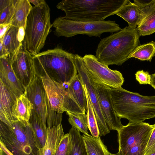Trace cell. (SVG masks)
I'll return each mask as SVG.
<instances>
[{
  "mask_svg": "<svg viewBox=\"0 0 155 155\" xmlns=\"http://www.w3.org/2000/svg\"><path fill=\"white\" fill-rule=\"evenodd\" d=\"M11 61L16 76L24 88L26 87L35 76L33 56L23 44Z\"/></svg>",
  "mask_w": 155,
  "mask_h": 155,
  "instance_id": "12",
  "label": "cell"
},
{
  "mask_svg": "<svg viewBox=\"0 0 155 155\" xmlns=\"http://www.w3.org/2000/svg\"><path fill=\"white\" fill-rule=\"evenodd\" d=\"M82 136L88 155H110V153L100 136L95 137L83 134Z\"/></svg>",
  "mask_w": 155,
  "mask_h": 155,
  "instance_id": "24",
  "label": "cell"
},
{
  "mask_svg": "<svg viewBox=\"0 0 155 155\" xmlns=\"http://www.w3.org/2000/svg\"><path fill=\"white\" fill-rule=\"evenodd\" d=\"M32 7L28 0H16L11 25L18 28L23 27L25 29L27 18Z\"/></svg>",
  "mask_w": 155,
  "mask_h": 155,
  "instance_id": "21",
  "label": "cell"
},
{
  "mask_svg": "<svg viewBox=\"0 0 155 155\" xmlns=\"http://www.w3.org/2000/svg\"><path fill=\"white\" fill-rule=\"evenodd\" d=\"M83 58L87 68L95 83L111 88L121 87L124 78L120 71L110 69L108 66L99 61L94 55L86 54Z\"/></svg>",
  "mask_w": 155,
  "mask_h": 155,
  "instance_id": "11",
  "label": "cell"
},
{
  "mask_svg": "<svg viewBox=\"0 0 155 155\" xmlns=\"http://www.w3.org/2000/svg\"><path fill=\"white\" fill-rule=\"evenodd\" d=\"M16 1V0H12L10 4L0 11V25L11 24L15 13Z\"/></svg>",
  "mask_w": 155,
  "mask_h": 155,
  "instance_id": "30",
  "label": "cell"
},
{
  "mask_svg": "<svg viewBox=\"0 0 155 155\" xmlns=\"http://www.w3.org/2000/svg\"><path fill=\"white\" fill-rule=\"evenodd\" d=\"M68 133L71 143L68 155H88L83 137L80 132L72 127Z\"/></svg>",
  "mask_w": 155,
  "mask_h": 155,
  "instance_id": "25",
  "label": "cell"
},
{
  "mask_svg": "<svg viewBox=\"0 0 155 155\" xmlns=\"http://www.w3.org/2000/svg\"><path fill=\"white\" fill-rule=\"evenodd\" d=\"M25 36V29L21 27L19 28L18 32V37L19 41L21 42L24 41Z\"/></svg>",
  "mask_w": 155,
  "mask_h": 155,
  "instance_id": "36",
  "label": "cell"
},
{
  "mask_svg": "<svg viewBox=\"0 0 155 155\" xmlns=\"http://www.w3.org/2000/svg\"><path fill=\"white\" fill-rule=\"evenodd\" d=\"M0 79L17 97L24 93L25 88L16 76L9 58H0Z\"/></svg>",
  "mask_w": 155,
  "mask_h": 155,
  "instance_id": "16",
  "label": "cell"
},
{
  "mask_svg": "<svg viewBox=\"0 0 155 155\" xmlns=\"http://www.w3.org/2000/svg\"><path fill=\"white\" fill-rule=\"evenodd\" d=\"M19 28L11 25L1 39L4 46L11 60L22 46L23 42H20L18 39Z\"/></svg>",
  "mask_w": 155,
  "mask_h": 155,
  "instance_id": "22",
  "label": "cell"
},
{
  "mask_svg": "<svg viewBox=\"0 0 155 155\" xmlns=\"http://www.w3.org/2000/svg\"><path fill=\"white\" fill-rule=\"evenodd\" d=\"M151 75L143 70L137 71L135 74L136 80L140 84H149L151 83Z\"/></svg>",
  "mask_w": 155,
  "mask_h": 155,
  "instance_id": "32",
  "label": "cell"
},
{
  "mask_svg": "<svg viewBox=\"0 0 155 155\" xmlns=\"http://www.w3.org/2000/svg\"><path fill=\"white\" fill-rule=\"evenodd\" d=\"M30 3H32L35 6H38L45 0H28Z\"/></svg>",
  "mask_w": 155,
  "mask_h": 155,
  "instance_id": "39",
  "label": "cell"
},
{
  "mask_svg": "<svg viewBox=\"0 0 155 155\" xmlns=\"http://www.w3.org/2000/svg\"><path fill=\"white\" fill-rule=\"evenodd\" d=\"M32 104L37 114L48 130L61 123L62 114L53 111L41 79L35 75L25 88L24 93Z\"/></svg>",
  "mask_w": 155,
  "mask_h": 155,
  "instance_id": "8",
  "label": "cell"
},
{
  "mask_svg": "<svg viewBox=\"0 0 155 155\" xmlns=\"http://www.w3.org/2000/svg\"><path fill=\"white\" fill-rule=\"evenodd\" d=\"M12 0H0V11L8 6L12 3Z\"/></svg>",
  "mask_w": 155,
  "mask_h": 155,
  "instance_id": "37",
  "label": "cell"
},
{
  "mask_svg": "<svg viewBox=\"0 0 155 155\" xmlns=\"http://www.w3.org/2000/svg\"><path fill=\"white\" fill-rule=\"evenodd\" d=\"M146 147L144 155H149L155 153V124Z\"/></svg>",
  "mask_w": 155,
  "mask_h": 155,
  "instance_id": "33",
  "label": "cell"
},
{
  "mask_svg": "<svg viewBox=\"0 0 155 155\" xmlns=\"http://www.w3.org/2000/svg\"><path fill=\"white\" fill-rule=\"evenodd\" d=\"M35 75H47L52 80L68 85L77 74L74 54L60 48L49 49L33 56Z\"/></svg>",
  "mask_w": 155,
  "mask_h": 155,
  "instance_id": "1",
  "label": "cell"
},
{
  "mask_svg": "<svg viewBox=\"0 0 155 155\" xmlns=\"http://www.w3.org/2000/svg\"><path fill=\"white\" fill-rule=\"evenodd\" d=\"M155 4L142 8L129 1L124 5L115 14L122 18L128 24V27L136 28L143 19L154 6Z\"/></svg>",
  "mask_w": 155,
  "mask_h": 155,
  "instance_id": "17",
  "label": "cell"
},
{
  "mask_svg": "<svg viewBox=\"0 0 155 155\" xmlns=\"http://www.w3.org/2000/svg\"><path fill=\"white\" fill-rule=\"evenodd\" d=\"M17 97L0 81V121L10 126L14 121L18 120L14 117L12 107Z\"/></svg>",
  "mask_w": 155,
  "mask_h": 155,
  "instance_id": "18",
  "label": "cell"
},
{
  "mask_svg": "<svg viewBox=\"0 0 155 155\" xmlns=\"http://www.w3.org/2000/svg\"><path fill=\"white\" fill-rule=\"evenodd\" d=\"M40 78L52 110L58 114L68 111V98L64 86L52 80L47 75Z\"/></svg>",
  "mask_w": 155,
  "mask_h": 155,
  "instance_id": "14",
  "label": "cell"
},
{
  "mask_svg": "<svg viewBox=\"0 0 155 155\" xmlns=\"http://www.w3.org/2000/svg\"><path fill=\"white\" fill-rule=\"evenodd\" d=\"M29 123L40 148L44 146L48 135L47 127L43 124L41 119L33 109Z\"/></svg>",
  "mask_w": 155,
  "mask_h": 155,
  "instance_id": "23",
  "label": "cell"
},
{
  "mask_svg": "<svg viewBox=\"0 0 155 155\" xmlns=\"http://www.w3.org/2000/svg\"><path fill=\"white\" fill-rule=\"evenodd\" d=\"M0 149L4 151L8 155H13L4 146L3 144L0 142Z\"/></svg>",
  "mask_w": 155,
  "mask_h": 155,
  "instance_id": "38",
  "label": "cell"
},
{
  "mask_svg": "<svg viewBox=\"0 0 155 155\" xmlns=\"http://www.w3.org/2000/svg\"><path fill=\"white\" fill-rule=\"evenodd\" d=\"M68 116V120L72 127L83 134L89 135L88 132L87 120V114L67 112Z\"/></svg>",
  "mask_w": 155,
  "mask_h": 155,
  "instance_id": "28",
  "label": "cell"
},
{
  "mask_svg": "<svg viewBox=\"0 0 155 155\" xmlns=\"http://www.w3.org/2000/svg\"><path fill=\"white\" fill-rule=\"evenodd\" d=\"M67 85L66 90L69 102L68 112L85 114L87 110L86 94L83 84L78 74Z\"/></svg>",
  "mask_w": 155,
  "mask_h": 155,
  "instance_id": "15",
  "label": "cell"
},
{
  "mask_svg": "<svg viewBox=\"0 0 155 155\" xmlns=\"http://www.w3.org/2000/svg\"><path fill=\"white\" fill-rule=\"evenodd\" d=\"M83 86L87 101V110L86 114L87 117L88 128L92 136L98 137L100 136L99 132L93 107L89 97L86 87L84 84Z\"/></svg>",
  "mask_w": 155,
  "mask_h": 155,
  "instance_id": "29",
  "label": "cell"
},
{
  "mask_svg": "<svg viewBox=\"0 0 155 155\" xmlns=\"http://www.w3.org/2000/svg\"><path fill=\"white\" fill-rule=\"evenodd\" d=\"M140 36L155 32V6L147 14L136 28Z\"/></svg>",
  "mask_w": 155,
  "mask_h": 155,
  "instance_id": "27",
  "label": "cell"
},
{
  "mask_svg": "<svg viewBox=\"0 0 155 155\" xmlns=\"http://www.w3.org/2000/svg\"><path fill=\"white\" fill-rule=\"evenodd\" d=\"M95 87L101 111L109 129L117 131L124 125L114 110L111 88L96 83Z\"/></svg>",
  "mask_w": 155,
  "mask_h": 155,
  "instance_id": "13",
  "label": "cell"
},
{
  "mask_svg": "<svg viewBox=\"0 0 155 155\" xmlns=\"http://www.w3.org/2000/svg\"><path fill=\"white\" fill-rule=\"evenodd\" d=\"M153 124L140 122L130 123L118 132L119 150L124 153L136 147L145 148L153 128Z\"/></svg>",
  "mask_w": 155,
  "mask_h": 155,
  "instance_id": "9",
  "label": "cell"
},
{
  "mask_svg": "<svg viewBox=\"0 0 155 155\" xmlns=\"http://www.w3.org/2000/svg\"><path fill=\"white\" fill-rule=\"evenodd\" d=\"M64 135L61 123L48 130L45 144L41 149V155H54Z\"/></svg>",
  "mask_w": 155,
  "mask_h": 155,
  "instance_id": "20",
  "label": "cell"
},
{
  "mask_svg": "<svg viewBox=\"0 0 155 155\" xmlns=\"http://www.w3.org/2000/svg\"><path fill=\"white\" fill-rule=\"evenodd\" d=\"M129 0H64L56 7L65 13L66 18L74 21L95 22L104 20L115 14Z\"/></svg>",
  "mask_w": 155,
  "mask_h": 155,
  "instance_id": "4",
  "label": "cell"
},
{
  "mask_svg": "<svg viewBox=\"0 0 155 155\" xmlns=\"http://www.w3.org/2000/svg\"><path fill=\"white\" fill-rule=\"evenodd\" d=\"M71 148V143L69 133L64 135L54 155H68Z\"/></svg>",
  "mask_w": 155,
  "mask_h": 155,
  "instance_id": "31",
  "label": "cell"
},
{
  "mask_svg": "<svg viewBox=\"0 0 155 155\" xmlns=\"http://www.w3.org/2000/svg\"><path fill=\"white\" fill-rule=\"evenodd\" d=\"M110 88L114 108L120 119L137 123L155 117V96L141 95L121 87Z\"/></svg>",
  "mask_w": 155,
  "mask_h": 155,
  "instance_id": "3",
  "label": "cell"
},
{
  "mask_svg": "<svg viewBox=\"0 0 155 155\" xmlns=\"http://www.w3.org/2000/svg\"><path fill=\"white\" fill-rule=\"evenodd\" d=\"M110 155H126L120 151L119 150L118 152L116 153H110Z\"/></svg>",
  "mask_w": 155,
  "mask_h": 155,
  "instance_id": "41",
  "label": "cell"
},
{
  "mask_svg": "<svg viewBox=\"0 0 155 155\" xmlns=\"http://www.w3.org/2000/svg\"><path fill=\"white\" fill-rule=\"evenodd\" d=\"M3 57L9 58V54L3 45L2 40L0 39V58Z\"/></svg>",
  "mask_w": 155,
  "mask_h": 155,
  "instance_id": "34",
  "label": "cell"
},
{
  "mask_svg": "<svg viewBox=\"0 0 155 155\" xmlns=\"http://www.w3.org/2000/svg\"><path fill=\"white\" fill-rule=\"evenodd\" d=\"M140 36L136 28L126 26L101 39L95 56L99 61L107 66H120L139 45Z\"/></svg>",
  "mask_w": 155,
  "mask_h": 155,
  "instance_id": "2",
  "label": "cell"
},
{
  "mask_svg": "<svg viewBox=\"0 0 155 155\" xmlns=\"http://www.w3.org/2000/svg\"><path fill=\"white\" fill-rule=\"evenodd\" d=\"M52 26L50 9L45 1L32 7L27 18L23 41L26 49L31 54H38L43 48Z\"/></svg>",
  "mask_w": 155,
  "mask_h": 155,
  "instance_id": "6",
  "label": "cell"
},
{
  "mask_svg": "<svg viewBox=\"0 0 155 155\" xmlns=\"http://www.w3.org/2000/svg\"><path fill=\"white\" fill-rule=\"evenodd\" d=\"M149 155H155V153H153Z\"/></svg>",
  "mask_w": 155,
  "mask_h": 155,
  "instance_id": "43",
  "label": "cell"
},
{
  "mask_svg": "<svg viewBox=\"0 0 155 155\" xmlns=\"http://www.w3.org/2000/svg\"><path fill=\"white\" fill-rule=\"evenodd\" d=\"M11 26V24L0 25V38L4 36L6 32Z\"/></svg>",
  "mask_w": 155,
  "mask_h": 155,
  "instance_id": "35",
  "label": "cell"
},
{
  "mask_svg": "<svg viewBox=\"0 0 155 155\" xmlns=\"http://www.w3.org/2000/svg\"><path fill=\"white\" fill-rule=\"evenodd\" d=\"M0 142L13 155H41V149L29 122H0Z\"/></svg>",
  "mask_w": 155,
  "mask_h": 155,
  "instance_id": "5",
  "label": "cell"
},
{
  "mask_svg": "<svg viewBox=\"0 0 155 155\" xmlns=\"http://www.w3.org/2000/svg\"><path fill=\"white\" fill-rule=\"evenodd\" d=\"M0 155H8L6 153H5L4 151L2 150L1 149H0Z\"/></svg>",
  "mask_w": 155,
  "mask_h": 155,
  "instance_id": "42",
  "label": "cell"
},
{
  "mask_svg": "<svg viewBox=\"0 0 155 155\" xmlns=\"http://www.w3.org/2000/svg\"><path fill=\"white\" fill-rule=\"evenodd\" d=\"M155 55V42L152 41L138 46L129 55L128 58H134L140 60L151 61Z\"/></svg>",
  "mask_w": 155,
  "mask_h": 155,
  "instance_id": "26",
  "label": "cell"
},
{
  "mask_svg": "<svg viewBox=\"0 0 155 155\" xmlns=\"http://www.w3.org/2000/svg\"><path fill=\"white\" fill-rule=\"evenodd\" d=\"M74 61L78 75L87 89L92 104L100 136H104L110 132L102 114L95 87V83L88 71L83 57L74 54Z\"/></svg>",
  "mask_w": 155,
  "mask_h": 155,
  "instance_id": "10",
  "label": "cell"
},
{
  "mask_svg": "<svg viewBox=\"0 0 155 155\" xmlns=\"http://www.w3.org/2000/svg\"><path fill=\"white\" fill-rule=\"evenodd\" d=\"M150 85L155 89V73L151 75V83Z\"/></svg>",
  "mask_w": 155,
  "mask_h": 155,
  "instance_id": "40",
  "label": "cell"
},
{
  "mask_svg": "<svg viewBox=\"0 0 155 155\" xmlns=\"http://www.w3.org/2000/svg\"><path fill=\"white\" fill-rule=\"evenodd\" d=\"M33 109L32 104L24 93L16 98L13 106L12 113L16 120L29 122Z\"/></svg>",
  "mask_w": 155,
  "mask_h": 155,
  "instance_id": "19",
  "label": "cell"
},
{
  "mask_svg": "<svg viewBox=\"0 0 155 155\" xmlns=\"http://www.w3.org/2000/svg\"><path fill=\"white\" fill-rule=\"evenodd\" d=\"M52 25L57 36L67 38L79 34L100 37L104 33L116 32L121 29L115 21H83L69 19L64 16L56 18Z\"/></svg>",
  "mask_w": 155,
  "mask_h": 155,
  "instance_id": "7",
  "label": "cell"
}]
</instances>
